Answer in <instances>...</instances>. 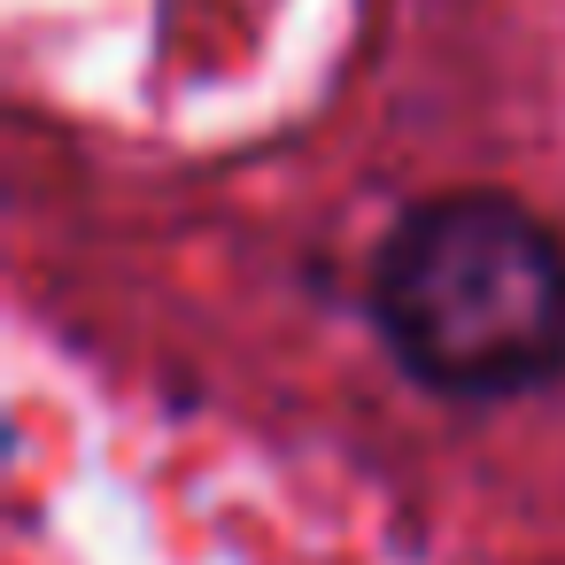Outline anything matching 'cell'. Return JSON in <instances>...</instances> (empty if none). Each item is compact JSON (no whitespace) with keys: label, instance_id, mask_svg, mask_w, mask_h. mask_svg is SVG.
I'll use <instances>...</instances> for the list:
<instances>
[{"label":"cell","instance_id":"obj_1","mask_svg":"<svg viewBox=\"0 0 565 565\" xmlns=\"http://www.w3.org/2000/svg\"><path fill=\"white\" fill-rule=\"evenodd\" d=\"M364 318L411 387L526 403L565 380V233L503 186L426 194L380 233Z\"/></svg>","mask_w":565,"mask_h":565}]
</instances>
